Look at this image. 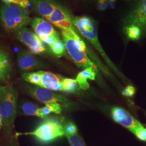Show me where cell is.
<instances>
[{"instance_id":"cell-1","label":"cell","mask_w":146,"mask_h":146,"mask_svg":"<svg viewBox=\"0 0 146 146\" xmlns=\"http://www.w3.org/2000/svg\"><path fill=\"white\" fill-rule=\"evenodd\" d=\"M63 40L70 56L80 68L92 67L98 72L96 66L88 58L87 47L76 31H62Z\"/></svg>"},{"instance_id":"cell-2","label":"cell","mask_w":146,"mask_h":146,"mask_svg":"<svg viewBox=\"0 0 146 146\" xmlns=\"http://www.w3.org/2000/svg\"><path fill=\"white\" fill-rule=\"evenodd\" d=\"M0 20L8 32H16L25 27L31 21L26 9L12 3L0 7Z\"/></svg>"},{"instance_id":"cell-3","label":"cell","mask_w":146,"mask_h":146,"mask_svg":"<svg viewBox=\"0 0 146 146\" xmlns=\"http://www.w3.org/2000/svg\"><path fill=\"white\" fill-rule=\"evenodd\" d=\"M73 23L80 33L86 38H87L100 52L106 63L110 66V67L113 69L115 73L120 74L118 69L116 68L114 64L110 60L103 48L101 46L98 38L96 26L92 19L89 17L85 16H76L73 19Z\"/></svg>"},{"instance_id":"cell-4","label":"cell","mask_w":146,"mask_h":146,"mask_svg":"<svg viewBox=\"0 0 146 146\" xmlns=\"http://www.w3.org/2000/svg\"><path fill=\"white\" fill-rule=\"evenodd\" d=\"M17 93L12 86L8 87L0 101V114L5 131L10 133L13 127L17 108Z\"/></svg>"},{"instance_id":"cell-5","label":"cell","mask_w":146,"mask_h":146,"mask_svg":"<svg viewBox=\"0 0 146 146\" xmlns=\"http://www.w3.org/2000/svg\"><path fill=\"white\" fill-rule=\"evenodd\" d=\"M16 134L33 136L41 142L49 143L65 135V131L64 126L60 122L55 120H49L42 123L34 131Z\"/></svg>"},{"instance_id":"cell-6","label":"cell","mask_w":146,"mask_h":146,"mask_svg":"<svg viewBox=\"0 0 146 146\" xmlns=\"http://www.w3.org/2000/svg\"><path fill=\"white\" fill-rule=\"evenodd\" d=\"M15 33L17 38L28 47L32 54H40L46 51V48L39 37L29 28L25 27Z\"/></svg>"},{"instance_id":"cell-7","label":"cell","mask_w":146,"mask_h":146,"mask_svg":"<svg viewBox=\"0 0 146 146\" xmlns=\"http://www.w3.org/2000/svg\"><path fill=\"white\" fill-rule=\"evenodd\" d=\"M28 92L34 98L45 104L52 102L66 103L68 101V100L62 95L39 86L29 87Z\"/></svg>"},{"instance_id":"cell-8","label":"cell","mask_w":146,"mask_h":146,"mask_svg":"<svg viewBox=\"0 0 146 146\" xmlns=\"http://www.w3.org/2000/svg\"><path fill=\"white\" fill-rule=\"evenodd\" d=\"M40 81L37 86L54 91L64 90L63 84L64 78L54 73L39 71Z\"/></svg>"},{"instance_id":"cell-9","label":"cell","mask_w":146,"mask_h":146,"mask_svg":"<svg viewBox=\"0 0 146 146\" xmlns=\"http://www.w3.org/2000/svg\"><path fill=\"white\" fill-rule=\"evenodd\" d=\"M111 113L115 122L128 129L131 131L141 123L122 108L114 107L111 109Z\"/></svg>"},{"instance_id":"cell-10","label":"cell","mask_w":146,"mask_h":146,"mask_svg":"<svg viewBox=\"0 0 146 146\" xmlns=\"http://www.w3.org/2000/svg\"><path fill=\"white\" fill-rule=\"evenodd\" d=\"M17 64L21 72L26 73H28V72L37 69L41 66L38 60L31 52L26 50H22L19 52Z\"/></svg>"},{"instance_id":"cell-11","label":"cell","mask_w":146,"mask_h":146,"mask_svg":"<svg viewBox=\"0 0 146 146\" xmlns=\"http://www.w3.org/2000/svg\"><path fill=\"white\" fill-rule=\"evenodd\" d=\"M139 27L141 31L146 30V0H142L128 16L127 25Z\"/></svg>"},{"instance_id":"cell-12","label":"cell","mask_w":146,"mask_h":146,"mask_svg":"<svg viewBox=\"0 0 146 146\" xmlns=\"http://www.w3.org/2000/svg\"><path fill=\"white\" fill-rule=\"evenodd\" d=\"M31 26L33 31L40 39L46 37L58 35L49 21L42 18L35 17L32 20Z\"/></svg>"},{"instance_id":"cell-13","label":"cell","mask_w":146,"mask_h":146,"mask_svg":"<svg viewBox=\"0 0 146 146\" xmlns=\"http://www.w3.org/2000/svg\"><path fill=\"white\" fill-rule=\"evenodd\" d=\"M29 1L34 11L45 18L52 14L57 5L53 0H29Z\"/></svg>"},{"instance_id":"cell-14","label":"cell","mask_w":146,"mask_h":146,"mask_svg":"<svg viewBox=\"0 0 146 146\" xmlns=\"http://www.w3.org/2000/svg\"><path fill=\"white\" fill-rule=\"evenodd\" d=\"M11 64L9 54L0 48V81L8 78L11 72Z\"/></svg>"},{"instance_id":"cell-15","label":"cell","mask_w":146,"mask_h":146,"mask_svg":"<svg viewBox=\"0 0 146 146\" xmlns=\"http://www.w3.org/2000/svg\"><path fill=\"white\" fill-rule=\"evenodd\" d=\"M97 71L92 67L85 68L78 73L76 78L79 87L83 90H87L89 88L88 80H94Z\"/></svg>"},{"instance_id":"cell-16","label":"cell","mask_w":146,"mask_h":146,"mask_svg":"<svg viewBox=\"0 0 146 146\" xmlns=\"http://www.w3.org/2000/svg\"><path fill=\"white\" fill-rule=\"evenodd\" d=\"M46 19L53 25L66 20H73L68 10L58 4H57L52 14Z\"/></svg>"},{"instance_id":"cell-17","label":"cell","mask_w":146,"mask_h":146,"mask_svg":"<svg viewBox=\"0 0 146 146\" xmlns=\"http://www.w3.org/2000/svg\"><path fill=\"white\" fill-rule=\"evenodd\" d=\"M21 110L26 115L35 116L42 118L41 108L38 107L37 105L32 102H24L21 106Z\"/></svg>"},{"instance_id":"cell-18","label":"cell","mask_w":146,"mask_h":146,"mask_svg":"<svg viewBox=\"0 0 146 146\" xmlns=\"http://www.w3.org/2000/svg\"><path fill=\"white\" fill-rule=\"evenodd\" d=\"M125 31L128 38L132 40H137L141 36V29L135 25H126L125 27Z\"/></svg>"},{"instance_id":"cell-19","label":"cell","mask_w":146,"mask_h":146,"mask_svg":"<svg viewBox=\"0 0 146 146\" xmlns=\"http://www.w3.org/2000/svg\"><path fill=\"white\" fill-rule=\"evenodd\" d=\"M49 47L52 53L57 57H61L62 56L66 49L64 42H63L60 39L52 43V44L49 46Z\"/></svg>"},{"instance_id":"cell-20","label":"cell","mask_w":146,"mask_h":146,"mask_svg":"<svg viewBox=\"0 0 146 146\" xmlns=\"http://www.w3.org/2000/svg\"><path fill=\"white\" fill-rule=\"evenodd\" d=\"M78 84L76 80L72 78H64L63 84V92L68 93H74L78 89Z\"/></svg>"},{"instance_id":"cell-21","label":"cell","mask_w":146,"mask_h":146,"mask_svg":"<svg viewBox=\"0 0 146 146\" xmlns=\"http://www.w3.org/2000/svg\"><path fill=\"white\" fill-rule=\"evenodd\" d=\"M68 139L70 146H87L84 140L78 135V133L71 135L66 136Z\"/></svg>"},{"instance_id":"cell-22","label":"cell","mask_w":146,"mask_h":146,"mask_svg":"<svg viewBox=\"0 0 146 146\" xmlns=\"http://www.w3.org/2000/svg\"><path fill=\"white\" fill-rule=\"evenodd\" d=\"M55 26L61 29L62 31H76L73 24V20H66L58 22L54 25Z\"/></svg>"},{"instance_id":"cell-23","label":"cell","mask_w":146,"mask_h":146,"mask_svg":"<svg viewBox=\"0 0 146 146\" xmlns=\"http://www.w3.org/2000/svg\"><path fill=\"white\" fill-rule=\"evenodd\" d=\"M131 132L141 141L146 142V128L141 123Z\"/></svg>"},{"instance_id":"cell-24","label":"cell","mask_w":146,"mask_h":146,"mask_svg":"<svg viewBox=\"0 0 146 146\" xmlns=\"http://www.w3.org/2000/svg\"><path fill=\"white\" fill-rule=\"evenodd\" d=\"M65 131V136L71 135L78 133V129L76 126L73 122H69L64 126Z\"/></svg>"},{"instance_id":"cell-25","label":"cell","mask_w":146,"mask_h":146,"mask_svg":"<svg viewBox=\"0 0 146 146\" xmlns=\"http://www.w3.org/2000/svg\"><path fill=\"white\" fill-rule=\"evenodd\" d=\"M135 93V89L131 86H128L125 88L124 90H122V94L125 96L128 97H131L133 96Z\"/></svg>"},{"instance_id":"cell-26","label":"cell","mask_w":146,"mask_h":146,"mask_svg":"<svg viewBox=\"0 0 146 146\" xmlns=\"http://www.w3.org/2000/svg\"><path fill=\"white\" fill-rule=\"evenodd\" d=\"M109 0H98V8L100 11H104L108 6Z\"/></svg>"},{"instance_id":"cell-27","label":"cell","mask_w":146,"mask_h":146,"mask_svg":"<svg viewBox=\"0 0 146 146\" xmlns=\"http://www.w3.org/2000/svg\"><path fill=\"white\" fill-rule=\"evenodd\" d=\"M7 87H8L7 86H0V101L2 99V98H3Z\"/></svg>"},{"instance_id":"cell-28","label":"cell","mask_w":146,"mask_h":146,"mask_svg":"<svg viewBox=\"0 0 146 146\" xmlns=\"http://www.w3.org/2000/svg\"><path fill=\"white\" fill-rule=\"evenodd\" d=\"M116 0H109L108 5L111 8H114L115 7V3H116Z\"/></svg>"},{"instance_id":"cell-29","label":"cell","mask_w":146,"mask_h":146,"mask_svg":"<svg viewBox=\"0 0 146 146\" xmlns=\"http://www.w3.org/2000/svg\"><path fill=\"white\" fill-rule=\"evenodd\" d=\"M3 126V120L2 118V116L0 114V129L2 128V127Z\"/></svg>"},{"instance_id":"cell-30","label":"cell","mask_w":146,"mask_h":146,"mask_svg":"<svg viewBox=\"0 0 146 146\" xmlns=\"http://www.w3.org/2000/svg\"><path fill=\"white\" fill-rule=\"evenodd\" d=\"M2 1H3L5 4H10L11 3L12 0H1Z\"/></svg>"}]
</instances>
